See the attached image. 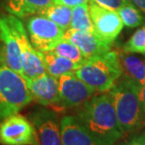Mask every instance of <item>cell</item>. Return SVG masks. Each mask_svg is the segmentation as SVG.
Returning <instances> with one entry per match:
<instances>
[{
  "label": "cell",
  "instance_id": "cell-1",
  "mask_svg": "<svg viewBox=\"0 0 145 145\" xmlns=\"http://www.w3.org/2000/svg\"><path fill=\"white\" fill-rule=\"evenodd\" d=\"M75 116L91 133L111 145L123 135L109 93L92 97L78 107Z\"/></svg>",
  "mask_w": 145,
  "mask_h": 145
},
{
  "label": "cell",
  "instance_id": "cell-2",
  "mask_svg": "<svg viewBox=\"0 0 145 145\" xmlns=\"http://www.w3.org/2000/svg\"><path fill=\"white\" fill-rule=\"evenodd\" d=\"M138 86L121 77L107 92L115 108L120 128L123 134L134 133L143 125L144 112L138 93Z\"/></svg>",
  "mask_w": 145,
  "mask_h": 145
},
{
  "label": "cell",
  "instance_id": "cell-3",
  "mask_svg": "<svg viewBox=\"0 0 145 145\" xmlns=\"http://www.w3.org/2000/svg\"><path fill=\"white\" fill-rule=\"evenodd\" d=\"M73 74L97 93L109 92L122 75L119 54L109 51L89 58Z\"/></svg>",
  "mask_w": 145,
  "mask_h": 145
},
{
  "label": "cell",
  "instance_id": "cell-4",
  "mask_svg": "<svg viewBox=\"0 0 145 145\" xmlns=\"http://www.w3.org/2000/svg\"><path fill=\"white\" fill-rule=\"evenodd\" d=\"M32 101L26 80L5 65L0 66V122L18 113Z\"/></svg>",
  "mask_w": 145,
  "mask_h": 145
},
{
  "label": "cell",
  "instance_id": "cell-5",
  "mask_svg": "<svg viewBox=\"0 0 145 145\" xmlns=\"http://www.w3.org/2000/svg\"><path fill=\"white\" fill-rule=\"evenodd\" d=\"M9 18L20 45L21 56H22V76L26 81H28L47 73L42 52L37 51L32 46L22 21L12 14L9 15Z\"/></svg>",
  "mask_w": 145,
  "mask_h": 145
},
{
  "label": "cell",
  "instance_id": "cell-6",
  "mask_svg": "<svg viewBox=\"0 0 145 145\" xmlns=\"http://www.w3.org/2000/svg\"><path fill=\"white\" fill-rule=\"evenodd\" d=\"M2 145H40L36 129L29 119L15 113L0 122Z\"/></svg>",
  "mask_w": 145,
  "mask_h": 145
},
{
  "label": "cell",
  "instance_id": "cell-7",
  "mask_svg": "<svg viewBox=\"0 0 145 145\" xmlns=\"http://www.w3.org/2000/svg\"><path fill=\"white\" fill-rule=\"evenodd\" d=\"M29 40L37 51H51L63 39L64 30L53 21L42 15L31 16L26 23Z\"/></svg>",
  "mask_w": 145,
  "mask_h": 145
},
{
  "label": "cell",
  "instance_id": "cell-8",
  "mask_svg": "<svg viewBox=\"0 0 145 145\" xmlns=\"http://www.w3.org/2000/svg\"><path fill=\"white\" fill-rule=\"evenodd\" d=\"M58 81L60 108H78L97 93L73 72L64 74Z\"/></svg>",
  "mask_w": 145,
  "mask_h": 145
},
{
  "label": "cell",
  "instance_id": "cell-9",
  "mask_svg": "<svg viewBox=\"0 0 145 145\" xmlns=\"http://www.w3.org/2000/svg\"><path fill=\"white\" fill-rule=\"evenodd\" d=\"M38 135L40 145H62L60 121L56 112L38 108L28 114Z\"/></svg>",
  "mask_w": 145,
  "mask_h": 145
},
{
  "label": "cell",
  "instance_id": "cell-10",
  "mask_svg": "<svg viewBox=\"0 0 145 145\" xmlns=\"http://www.w3.org/2000/svg\"><path fill=\"white\" fill-rule=\"evenodd\" d=\"M89 11L94 32L105 41L112 44L123 27L118 12L105 8L91 0L89 2Z\"/></svg>",
  "mask_w": 145,
  "mask_h": 145
},
{
  "label": "cell",
  "instance_id": "cell-11",
  "mask_svg": "<svg viewBox=\"0 0 145 145\" xmlns=\"http://www.w3.org/2000/svg\"><path fill=\"white\" fill-rule=\"evenodd\" d=\"M0 44L5 65L22 75V56L20 45L9 15L0 17Z\"/></svg>",
  "mask_w": 145,
  "mask_h": 145
},
{
  "label": "cell",
  "instance_id": "cell-12",
  "mask_svg": "<svg viewBox=\"0 0 145 145\" xmlns=\"http://www.w3.org/2000/svg\"><path fill=\"white\" fill-rule=\"evenodd\" d=\"M62 145H111L91 133L75 115H65L60 119Z\"/></svg>",
  "mask_w": 145,
  "mask_h": 145
},
{
  "label": "cell",
  "instance_id": "cell-13",
  "mask_svg": "<svg viewBox=\"0 0 145 145\" xmlns=\"http://www.w3.org/2000/svg\"><path fill=\"white\" fill-rule=\"evenodd\" d=\"M26 82L33 101L42 106L60 107L58 78L45 73Z\"/></svg>",
  "mask_w": 145,
  "mask_h": 145
},
{
  "label": "cell",
  "instance_id": "cell-14",
  "mask_svg": "<svg viewBox=\"0 0 145 145\" xmlns=\"http://www.w3.org/2000/svg\"><path fill=\"white\" fill-rule=\"evenodd\" d=\"M63 39L77 46L87 59L111 51V44L105 41L95 32L79 31L70 28L64 32Z\"/></svg>",
  "mask_w": 145,
  "mask_h": 145
},
{
  "label": "cell",
  "instance_id": "cell-15",
  "mask_svg": "<svg viewBox=\"0 0 145 145\" xmlns=\"http://www.w3.org/2000/svg\"><path fill=\"white\" fill-rule=\"evenodd\" d=\"M119 58L122 76L138 86L145 85V61L125 52L119 54Z\"/></svg>",
  "mask_w": 145,
  "mask_h": 145
},
{
  "label": "cell",
  "instance_id": "cell-16",
  "mask_svg": "<svg viewBox=\"0 0 145 145\" xmlns=\"http://www.w3.org/2000/svg\"><path fill=\"white\" fill-rule=\"evenodd\" d=\"M55 0H5L4 8L9 13L18 18L38 14Z\"/></svg>",
  "mask_w": 145,
  "mask_h": 145
},
{
  "label": "cell",
  "instance_id": "cell-17",
  "mask_svg": "<svg viewBox=\"0 0 145 145\" xmlns=\"http://www.w3.org/2000/svg\"><path fill=\"white\" fill-rule=\"evenodd\" d=\"M46 72L55 78H60L64 74L73 72L78 66L69 59L57 55L51 51L42 52Z\"/></svg>",
  "mask_w": 145,
  "mask_h": 145
},
{
  "label": "cell",
  "instance_id": "cell-18",
  "mask_svg": "<svg viewBox=\"0 0 145 145\" xmlns=\"http://www.w3.org/2000/svg\"><path fill=\"white\" fill-rule=\"evenodd\" d=\"M38 14L53 21L58 26H60L64 31H66L71 27L73 8L65 5L53 3L40 11Z\"/></svg>",
  "mask_w": 145,
  "mask_h": 145
},
{
  "label": "cell",
  "instance_id": "cell-19",
  "mask_svg": "<svg viewBox=\"0 0 145 145\" xmlns=\"http://www.w3.org/2000/svg\"><path fill=\"white\" fill-rule=\"evenodd\" d=\"M51 52L57 55L71 60L78 67L87 60V58L84 56V54H82V52L80 51L77 46L66 39H60L57 43V45L52 49Z\"/></svg>",
  "mask_w": 145,
  "mask_h": 145
},
{
  "label": "cell",
  "instance_id": "cell-20",
  "mask_svg": "<svg viewBox=\"0 0 145 145\" xmlns=\"http://www.w3.org/2000/svg\"><path fill=\"white\" fill-rule=\"evenodd\" d=\"M70 28L79 31L94 32L93 24L89 11V3L73 8L72 23Z\"/></svg>",
  "mask_w": 145,
  "mask_h": 145
},
{
  "label": "cell",
  "instance_id": "cell-21",
  "mask_svg": "<svg viewBox=\"0 0 145 145\" xmlns=\"http://www.w3.org/2000/svg\"><path fill=\"white\" fill-rule=\"evenodd\" d=\"M117 12L121 18L123 25L130 28L140 26L143 23V16L141 14V11L131 1L120 8Z\"/></svg>",
  "mask_w": 145,
  "mask_h": 145
},
{
  "label": "cell",
  "instance_id": "cell-22",
  "mask_svg": "<svg viewBox=\"0 0 145 145\" xmlns=\"http://www.w3.org/2000/svg\"><path fill=\"white\" fill-rule=\"evenodd\" d=\"M122 51L130 54H140L145 55V24L138 28L124 43Z\"/></svg>",
  "mask_w": 145,
  "mask_h": 145
},
{
  "label": "cell",
  "instance_id": "cell-23",
  "mask_svg": "<svg viewBox=\"0 0 145 145\" xmlns=\"http://www.w3.org/2000/svg\"><path fill=\"white\" fill-rule=\"evenodd\" d=\"M95 4L101 6L107 10H111L117 11L123 5L128 3L130 0H91Z\"/></svg>",
  "mask_w": 145,
  "mask_h": 145
},
{
  "label": "cell",
  "instance_id": "cell-24",
  "mask_svg": "<svg viewBox=\"0 0 145 145\" xmlns=\"http://www.w3.org/2000/svg\"><path fill=\"white\" fill-rule=\"evenodd\" d=\"M89 2V0H55V3H57V4L65 5L71 8L76 7V6L83 5V4H88Z\"/></svg>",
  "mask_w": 145,
  "mask_h": 145
},
{
  "label": "cell",
  "instance_id": "cell-25",
  "mask_svg": "<svg viewBox=\"0 0 145 145\" xmlns=\"http://www.w3.org/2000/svg\"><path fill=\"white\" fill-rule=\"evenodd\" d=\"M132 145H145V131L132 138Z\"/></svg>",
  "mask_w": 145,
  "mask_h": 145
},
{
  "label": "cell",
  "instance_id": "cell-26",
  "mask_svg": "<svg viewBox=\"0 0 145 145\" xmlns=\"http://www.w3.org/2000/svg\"><path fill=\"white\" fill-rule=\"evenodd\" d=\"M138 97H140L141 107H142V110H143V112L145 113V85L138 86Z\"/></svg>",
  "mask_w": 145,
  "mask_h": 145
},
{
  "label": "cell",
  "instance_id": "cell-27",
  "mask_svg": "<svg viewBox=\"0 0 145 145\" xmlns=\"http://www.w3.org/2000/svg\"><path fill=\"white\" fill-rule=\"evenodd\" d=\"M130 1L145 15V0H130Z\"/></svg>",
  "mask_w": 145,
  "mask_h": 145
},
{
  "label": "cell",
  "instance_id": "cell-28",
  "mask_svg": "<svg viewBox=\"0 0 145 145\" xmlns=\"http://www.w3.org/2000/svg\"><path fill=\"white\" fill-rule=\"evenodd\" d=\"M1 65H5V63H4V57H3V54H2L1 44H0V66H1Z\"/></svg>",
  "mask_w": 145,
  "mask_h": 145
},
{
  "label": "cell",
  "instance_id": "cell-29",
  "mask_svg": "<svg viewBox=\"0 0 145 145\" xmlns=\"http://www.w3.org/2000/svg\"><path fill=\"white\" fill-rule=\"evenodd\" d=\"M117 145H132V140H126V141H123V142H121Z\"/></svg>",
  "mask_w": 145,
  "mask_h": 145
}]
</instances>
